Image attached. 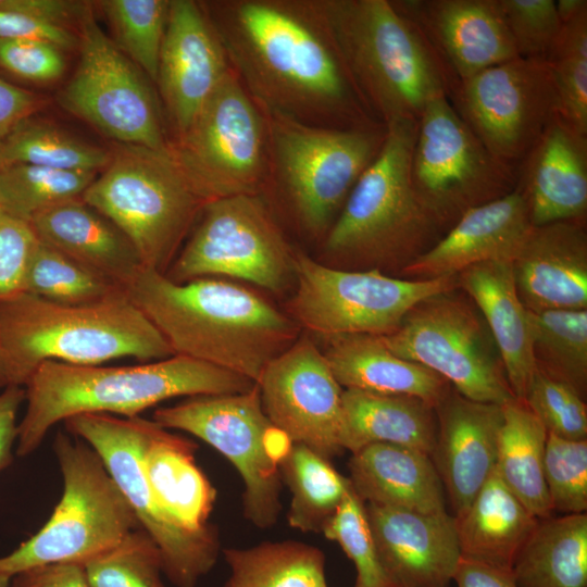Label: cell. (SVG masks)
<instances>
[{
  "label": "cell",
  "mask_w": 587,
  "mask_h": 587,
  "mask_svg": "<svg viewBox=\"0 0 587 587\" xmlns=\"http://www.w3.org/2000/svg\"><path fill=\"white\" fill-rule=\"evenodd\" d=\"M200 3L233 72L264 113L328 128L384 126L358 96L317 0Z\"/></svg>",
  "instance_id": "6da1fadb"
},
{
  "label": "cell",
  "mask_w": 587,
  "mask_h": 587,
  "mask_svg": "<svg viewBox=\"0 0 587 587\" xmlns=\"http://www.w3.org/2000/svg\"><path fill=\"white\" fill-rule=\"evenodd\" d=\"M165 338L189 357L258 383L266 365L296 341L297 326L245 287L213 277L175 283L141 268L124 289Z\"/></svg>",
  "instance_id": "7a4b0ae2"
},
{
  "label": "cell",
  "mask_w": 587,
  "mask_h": 587,
  "mask_svg": "<svg viewBox=\"0 0 587 587\" xmlns=\"http://www.w3.org/2000/svg\"><path fill=\"white\" fill-rule=\"evenodd\" d=\"M254 385L237 373L178 354L123 366L46 361L23 386L25 411L15 453H33L57 423L75 415L132 419L172 398L239 394Z\"/></svg>",
  "instance_id": "3957f363"
},
{
  "label": "cell",
  "mask_w": 587,
  "mask_h": 587,
  "mask_svg": "<svg viewBox=\"0 0 587 587\" xmlns=\"http://www.w3.org/2000/svg\"><path fill=\"white\" fill-rule=\"evenodd\" d=\"M339 57L379 124L417 122L447 96L448 77L416 27L391 0H317Z\"/></svg>",
  "instance_id": "277c9868"
},
{
  "label": "cell",
  "mask_w": 587,
  "mask_h": 587,
  "mask_svg": "<svg viewBox=\"0 0 587 587\" xmlns=\"http://www.w3.org/2000/svg\"><path fill=\"white\" fill-rule=\"evenodd\" d=\"M0 341L23 386L46 361L102 365L122 358L151 362L174 355L124 290L77 305L17 294L0 301Z\"/></svg>",
  "instance_id": "5b68a950"
},
{
  "label": "cell",
  "mask_w": 587,
  "mask_h": 587,
  "mask_svg": "<svg viewBox=\"0 0 587 587\" xmlns=\"http://www.w3.org/2000/svg\"><path fill=\"white\" fill-rule=\"evenodd\" d=\"M417 122L386 126L384 145L361 175L325 235L327 254L342 261L407 266L447 232L423 205L410 180Z\"/></svg>",
  "instance_id": "8992f818"
},
{
  "label": "cell",
  "mask_w": 587,
  "mask_h": 587,
  "mask_svg": "<svg viewBox=\"0 0 587 587\" xmlns=\"http://www.w3.org/2000/svg\"><path fill=\"white\" fill-rule=\"evenodd\" d=\"M82 199L129 239L143 268L161 273L205 203L170 148L121 143Z\"/></svg>",
  "instance_id": "52a82bcc"
},
{
  "label": "cell",
  "mask_w": 587,
  "mask_h": 587,
  "mask_svg": "<svg viewBox=\"0 0 587 587\" xmlns=\"http://www.w3.org/2000/svg\"><path fill=\"white\" fill-rule=\"evenodd\" d=\"M63 480L62 496L45 525L0 557V575L55 562L84 563L140 528L97 452L59 432L53 440Z\"/></svg>",
  "instance_id": "ba28073f"
},
{
  "label": "cell",
  "mask_w": 587,
  "mask_h": 587,
  "mask_svg": "<svg viewBox=\"0 0 587 587\" xmlns=\"http://www.w3.org/2000/svg\"><path fill=\"white\" fill-rule=\"evenodd\" d=\"M264 114L268 132L265 188L273 185L280 190L308 233L326 235L352 188L378 155L386 126L339 129Z\"/></svg>",
  "instance_id": "9c48e42d"
},
{
  "label": "cell",
  "mask_w": 587,
  "mask_h": 587,
  "mask_svg": "<svg viewBox=\"0 0 587 587\" xmlns=\"http://www.w3.org/2000/svg\"><path fill=\"white\" fill-rule=\"evenodd\" d=\"M68 434L85 441L102 460L139 527L160 550L163 574L175 587H197L215 566L220 541L214 526L188 528L157 503L146 479L142 455L155 425L141 416L79 414L65 420Z\"/></svg>",
  "instance_id": "30bf717a"
},
{
  "label": "cell",
  "mask_w": 587,
  "mask_h": 587,
  "mask_svg": "<svg viewBox=\"0 0 587 587\" xmlns=\"http://www.w3.org/2000/svg\"><path fill=\"white\" fill-rule=\"evenodd\" d=\"M152 420L223 454L242 479L243 516L260 529L277 523L283 484L278 461L291 442L266 416L257 384L239 394L188 397L157 409Z\"/></svg>",
  "instance_id": "8fae6325"
},
{
  "label": "cell",
  "mask_w": 587,
  "mask_h": 587,
  "mask_svg": "<svg viewBox=\"0 0 587 587\" xmlns=\"http://www.w3.org/2000/svg\"><path fill=\"white\" fill-rule=\"evenodd\" d=\"M232 68V67H230ZM170 150L207 203L262 195L268 174L265 114L230 70Z\"/></svg>",
  "instance_id": "7c38bea8"
},
{
  "label": "cell",
  "mask_w": 587,
  "mask_h": 587,
  "mask_svg": "<svg viewBox=\"0 0 587 587\" xmlns=\"http://www.w3.org/2000/svg\"><path fill=\"white\" fill-rule=\"evenodd\" d=\"M457 290L422 300L380 337L392 353L435 372L463 397L504 405L516 398L496 342L475 304Z\"/></svg>",
  "instance_id": "4fadbf2b"
},
{
  "label": "cell",
  "mask_w": 587,
  "mask_h": 587,
  "mask_svg": "<svg viewBox=\"0 0 587 587\" xmlns=\"http://www.w3.org/2000/svg\"><path fill=\"white\" fill-rule=\"evenodd\" d=\"M297 289L290 311L301 325L325 338L395 332L422 300L458 288L457 275L402 279L379 270L328 267L304 253L295 257Z\"/></svg>",
  "instance_id": "5bb4252c"
},
{
  "label": "cell",
  "mask_w": 587,
  "mask_h": 587,
  "mask_svg": "<svg viewBox=\"0 0 587 587\" xmlns=\"http://www.w3.org/2000/svg\"><path fill=\"white\" fill-rule=\"evenodd\" d=\"M295 254L262 195L204 203L171 268L175 283L226 276L277 291L295 275Z\"/></svg>",
  "instance_id": "9a60e30c"
},
{
  "label": "cell",
  "mask_w": 587,
  "mask_h": 587,
  "mask_svg": "<svg viewBox=\"0 0 587 587\" xmlns=\"http://www.w3.org/2000/svg\"><path fill=\"white\" fill-rule=\"evenodd\" d=\"M410 180L423 205L448 230L466 210L511 192L517 172L490 154L442 96L417 121Z\"/></svg>",
  "instance_id": "2e32d148"
},
{
  "label": "cell",
  "mask_w": 587,
  "mask_h": 587,
  "mask_svg": "<svg viewBox=\"0 0 587 587\" xmlns=\"http://www.w3.org/2000/svg\"><path fill=\"white\" fill-rule=\"evenodd\" d=\"M447 98L484 147L517 168L560 113L545 58L517 57L454 84Z\"/></svg>",
  "instance_id": "e0dca14e"
},
{
  "label": "cell",
  "mask_w": 587,
  "mask_h": 587,
  "mask_svg": "<svg viewBox=\"0 0 587 587\" xmlns=\"http://www.w3.org/2000/svg\"><path fill=\"white\" fill-rule=\"evenodd\" d=\"M80 55L60 104L121 145L166 150L158 101L143 72L104 34L89 9L79 23Z\"/></svg>",
  "instance_id": "ac0fdd59"
},
{
  "label": "cell",
  "mask_w": 587,
  "mask_h": 587,
  "mask_svg": "<svg viewBox=\"0 0 587 587\" xmlns=\"http://www.w3.org/2000/svg\"><path fill=\"white\" fill-rule=\"evenodd\" d=\"M257 385L266 416L291 444L329 461L344 451V390L311 340L298 339L275 357Z\"/></svg>",
  "instance_id": "d6986e66"
},
{
  "label": "cell",
  "mask_w": 587,
  "mask_h": 587,
  "mask_svg": "<svg viewBox=\"0 0 587 587\" xmlns=\"http://www.w3.org/2000/svg\"><path fill=\"white\" fill-rule=\"evenodd\" d=\"M230 70L201 3L171 0L155 83L175 138L188 129Z\"/></svg>",
  "instance_id": "ffe728a7"
},
{
  "label": "cell",
  "mask_w": 587,
  "mask_h": 587,
  "mask_svg": "<svg viewBox=\"0 0 587 587\" xmlns=\"http://www.w3.org/2000/svg\"><path fill=\"white\" fill-rule=\"evenodd\" d=\"M391 2L437 57L449 90L485 68L519 57L496 0Z\"/></svg>",
  "instance_id": "44dd1931"
},
{
  "label": "cell",
  "mask_w": 587,
  "mask_h": 587,
  "mask_svg": "<svg viewBox=\"0 0 587 587\" xmlns=\"http://www.w3.org/2000/svg\"><path fill=\"white\" fill-rule=\"evenodd\" d=\"M365 510L390 587L449 586L461 558L453 515L371 503Z\"/></svg>",
  "instance_id": "7402d4cb"
},
{
  "label": "cell",
  "mask_w": 587,
  "mask_h": 587,
  "mask_svg": "<svg viewBox=\"0 0 587 587\" xmlns=\"http://www.w3.org/2000/svg\"><path fill=\"white\" fill-rule=\"evenodd\" d=\"M435 410L438 429L430 459L458 519L496 467L502 405L467 399L451 388Z\"/></svg>",
  "instance_id": "603a6c76"
},
{
  "label": "cell",
  "mask_w": 587,
  "mask_h": 587,
  "mask_svg": "<svg viewBox=\"0 0 587 587\" xmlns=\"http://www.w3.org/2000/svg\"><path fill=\"white\" fill-rule=\"evenodd\" d=\"M511 267L527 311L587 310L586 221L532 226Z\"/></svg>",
  "instance_id": "cb8c5ba5"
},
{
  "label": "cell",
  "mask_w": 587,
  "mask_h": 587,
  "mask_svg": "<svg viewBox=\"0 0 587 587\" xmlns=\"http://www.w3.org/2000/svg\"><path fill=\"white\" fill-rule=\"evenodd\" d=\"M532 226L526 198L515 186L500 198L466 210L402 273L411 279H432L483 262H511Z\"/></svg>",
  "instance_id": "d4e9b609"
},
{
  "label": "cell",
  "mask_w": 587,
  "mask_h": 587,
  "mask_svg": "<svg viewBox=\"0 0 587 587\" xmlns=\"http://www.w3.org/2000/svg\"><path fill=\"white\" fill-rule=\"evenodd\" d=\"M533 226L586 221L587 135L557 114L517 168Z\"/></svg>",
  "instance_id": "484cf974"
},
{
  "label": "cell",
  "mask_w": 587,
  "mask_h": 587,
  "mask_svg": "<svg viewBox=\"0 0 587 587\" xmlns=\"http://www.w3.org/2000/svg\"><path fill=\"white\" fill-rule=\"evenodd\" d=\"M29 224L40 241L123 290L142 268L129 239L82 197L36 213Z\"/></svg>",
  "instance_id": "4316f807"
},
{
  "label": "cell",
  "mask_w": 587,
  "mask_h": 587,
  "mask_svg": "<svg viewBox=\"0 0 587 587\" xmlns=\"http://www.w3.org/2000/svg\"><path fill=\"white\" fill-rule=\"evenodd\" d=\"M457 282L485 320L514 397L524 401L536 366L528 311L519 298L511 262L472 265L457 274Z\"/></svg>",
  "instance_id": "83f0119b"
},
{
  "label": "cell",
  "mask_w": 587,
  "mask_h": 587,
  "mask_svg": "<svg viewBox=\"0 0 587 587\" xmlns=\"http://www.w3.org/2000/svg\"><path fill=\"white\" fill-rule=\"evenodd\" d=\"M352 489L364 503L413 510L446 511V492L430 457L422 451L372 444L352 453Z\"/></svg>",
  "instance_id": "f1b7e54d"
},
{
  "label": "cell",
  "mask_w": 587,
  "mask_h": 587,
  "mask_svg": "<svg viewBox=\"0 0 587 587\" xmlns=\"http://www.w3.org/2000/svg\"><path fill=\"white\" fill-rule=\"evenodd\" d=\"M326 339L323 354L346 389L413 396L436 408L452 388L429 369L392 353L380 336L354 334Z\"/></svg>",
  "instance_id": "f546056e"
},
{
  "label": "cell",
  "mask_w": 587,
  "mask_h": 587,
  "mask_svg": "<svg viewBox=\"0 0 587 587\" xmlns=\"http://www.w3.org/2000/svg\"><path fill=\"white\" fill-rule=\"evenodd\" d=\"M341 447L351 453L372 444H389L430 457L437 438L435 407L405 395L342 391Z\"/></svg>",
  "instance_id": "4dcf8cb0"
},
{
  "label": "cell",
  "mask_w": 587,
  "mask_h": 587,
  "mask_svg": "<svg viewBox=\"0 0 587 587\" xmlns=\"http://www.w3.org/2000/svg\"><path fill=\"white\" fill-rule=\"evenodd\" d=\"M197 445L155 423L142 455L148 486L160 508L182 525L199 529L216 500V490L196 463Z\"/></svg>",
  "instance_id": "1f68e13d"
},
{
  "label": "cell",
  "mask_w": 587,
  "mask_h": 587,
  "mask_svg": "<svg viewBox=\"0 0 587 587\" xmlns=\"http://www.w3.org/2000/svg\"><path fill=\"white\" fill-rule=\"evenodd\" d=\"M538 521L495 469L465 512L455 519L461 555L511 571Z\"/></svg>",
  "instance_id": "d6a6232c"
},
{
  "label": "cell",
  "mask_w": 587,
  "mask_h": 587,
  "mask_svg": "<svg viewBox=\"0 0 587 587\" xmlns=\"http://www.w3.org/2000/svg\"><path fill=\"white\" fill-rule=\"evenodd\" d=\"M511 573L519 587H587V513L540 519Z\"/></svg>",
  "instance_id": "836d02e7"
},
{
  "label": "cell",
  "mask_w": 587,
  "mask_h": 587,
  "mask_svg": "<svg viewBox=\"0 0 587 587\" xmlns=\"http://www.w3.org/2000/svg\"><path fill=\"white\" fill-rule=\"evenodd\" d=\"M502 412L495 469L534 516L549 517L553 512L544 476L548 433L523 401L505 403Z\"/></svg>",
  "instance_id": "e575fe53"
},
{
  "label": "cell",
  "mask_w": 587,
  "mask_h": 587,
  "mask_svg": "<svg viewBox=\"0 0 587 587\" xmlns=\"http://www.w3.org/2000/svg\"><path fill=\"white\" fill-rule=\"evenodd\" d=\"M282 483L290 491L289 525L303 533H322L352 488L329 460L308 447L290 444L278 461Z\"/></svg>",
  "instance_id": "d590c367"
},
{
  "label": "cell",
  "mask_w": 587,
  "mask_h": 587,
  "mask_svg": "<svg viewBox=\"0 0 587 587\" xmlns=\"http://www.w3.org/2000/svg\"><path fill=\"white\" fill-rule=\"evenodd\" d=\"M230 574L224 587H328L323 552L294 540L223 550Z\"/></svg>",
  "instance_id": "8d00e7d4"
},
{
  "label": "cell",
  "mask_w": 587,
  "mask_h": 587,
  "mask_svg": "<svg viewBox=\"0 0 587 587\" xmlns=\"http://www.w3.org/2000/svg\"><path fill=\"white\" fill-rule=\"evenodd\" d=\"M528 323L536 369L585 399L587 310L528 311Z\"/></svg>",
  "instance_id": "74e56055"
},
{
  "label": "cell",
  "mask_w": 587,
  "mask_h": 587,
  "mask_svg": "<svg viewBox=\"0 0 587 587\" xmlns=\"http://www.w3.org/2000/svg\"><path fill=\"white\" fill-rule=\"evenodd\" d=\"M110 152L32 115L0 142V164L22 163L66 171H102Z\"/></svg>",
  "instance_id": "f35d334b"
},
{
  "label": "cell",
  "mask_w": 587,
  "mask_h": 587,
  "mask_svg": "<svg viewBox=\"0 0 587 587\" xmlns=\"http://www.w3.org/2000/svg\"><path fill=\"white\" fill-rule=\"evenodd\" d=\"M96 177L97 172L0 164V209L29 223L47 208L80 198Z\"/></svg>",
  "instance_id": "ab89813d"
},
{
  "label": "cell",
  "mask_w": 587,
  "mask_h": 587,
  "mask_svg": "<svg viewBox=\"0 0 587 587\" xmlns=\"http://www.w3.org/2000/svg\"><path fill=\"white\" fill-rule=\"evenodd\" d=\"M120 290L38 239L27 266L24 292L53 303L77 305L100 301Z\"/></svg>",
  "instance_id": "60d3db41"
},
{
  "label": "cell",
  "mask_w": 587,
  "mask_h": 587,
  "mask_svg": "<svg viewBox=\"0 0 587 587\" xmlns=\"http://www.w3.org/2000/svg\"><path fill=\"white\" fill-rule=\"evenodd\" d=\"M171 0H104L116 47L154 83Z\"/></svg>",
  "instance_id": "b9f144b4"
},
{
  "label": "cell",
  "mask_w": 587,
  "mask_h": 587,
  "mask_svg": "<svg viewBox=\"0 0 587 587\" xmlns=\"http://www.w3.org/2000/svg\"><path fill=\"white\" fill-rule=\"evenodd\" d=\"M546 55L560 103V114L587 135V5L563 20Z\"/></svg>",
  "instance_id": "7bdbcfd3"
},
{
  "label": "cell",
  "mask_w": 587,
  "mask_h": 587,
  "mask_svg": "<svg viewBox=\"0 0 587 587\" xmlns=\"http://www.w3.org/2000/svg\"><path fill=\"white\" fill-rule=\"evenodd\" d=\"M82 564L89 587H166L160 550L141 528Z\"/></svg>",
  "instance_id": "ee69618b"
},
{
  "label": "cell",
  "mask_w": 587,
  "mask_h": 587,
  "mask_svg": "<svg viewBox=\"0 0 587 587\" xmlns=\"http://www.w3.org/2000/svg\"><path fill=\"white\" fill-rule=\"evenodd\" d=\"M322 533L336 541L357 571L354 587H390L380 566L365 503L351 488Z\"/></svg>",
  "instance_id": "f6af8a7d"
},
{
  "label": "cell",
  "mask_w": 587,
  "mask_h": 587,
  "mask_svg": "<svg viewBox=\"0 0 587 587\" xmlns=\"http://www.w3.org/2000/svg\"><path fill=\"white\" fill-rule=\"evenodd\" d=\"M544 476L552 512H587V439L572 440L548 433Z\"/></svg>",
  "instance_id": "bcb514c9"
},
{
  "label": "cell",
  "mask_w": 587,
  "mask_h": 587,
  "mask_svg": "<svg viewBox=\"0 0 587 587\" xmlns=\"http://www.w3.org/2000/svg\"><path fill=\"white\" fill-rule=\"evenodd\" d=\"M547 433L587 439V405L570 386L535 370L523 401Z\"/></svg>",
  "instance_id": "7dc6e473"
},
{
  "label": "cell",
  "mask_w": 587,
  "mask_h": 587,
  "mask_svg": "<svg viewBox=\"0 0 587 587\" xmlns=\"http://www.w3.org/2000/svg\"><path fill=\"white\" fill-rule=\"evenodd\" d=\"M519 57L546 58L561 28L554 0H496Z\"/></svg>",
  "instance_id": "c3c4849f"
},
{
  "label": "cell",
  "mask_w": 587,
  "mask_h": 587,
  "mask_svg": "<svg viewBox=\"0 0 587 587\" xmlns=\"http://www.w3.org/2000/svg\"><path fill=\"white\" fill-rule=\"evenodd\" d=\"M37 242L28 222L0 209V301L24 292L27 266Z\"/></svg>",
  "instance_id": "681fc988"
},
{
  "label": "cell",
  "mask_w": 587,
  "mask_h": 587,
  "mask_svg": "<svg viewBox=\"0 0 587 587\" xmlns=\"http://www.w3.org/2000/svg\"><path fill=\"white\" fill-rule=\"evenodd\" d=\"M0 67L27 80L50 82L63 75L65 60L49 42L0 39Z\"/></svg>",
  "instance_id": "f907efd6"
},
{
  "label": "cell",
  "mask_w": 587,
  "mask_h": 587,
  "mask_svg": "<svg viewBox=\"0 0 587 587\" xmlns=\"http://www.w3.org/2000/svg\"><path fill=\"white\" fill-rule=\"evenodd\" d=\"M0 39L43 41L62 50L71 49L79 42L70 29L29 14L8 10H0Z\"/></svg>",
  "instance_id": "816d5d0a"
},
{
  "label": "cell",
  "mask_w": 587,
  "mask_h": 587,
  "mask_svg": "<svg viewBox=\"0 0 587 587\" xmlns=\"http://www.w3.org/2000/svg\"><path fill=\"white\" fill-rule=\"evenodd\" d=\"M89 9L85 2L67 0H0V10L29 14L66 29L73 22L79 26Z\"/></svg>",
  "instance_id": "f5cc1de1"
},
{
  "label": "cell",
  "mask_w": 587,
  "mask_h": 587,
  "mask_svg": "<svg viewBox=\"0 0 587 587\" xmlns=\"http://www.w3.org/2000/svg\"><path fill=\"white\" fill-rule=\"evenodd\" d=\"M10 587H89V585L82 563L55 562L14 575Z\"/></svg>",
  "instance_id": "db71d44e"
},
{
  "label": "cell",
  "mask_w": 587,
  "mask_h": 587,
  "mask_svg": "<svg viewBox=\"0 0 587 587\" xmlns=\"http://www.w3.org/2000/svg\"><path fill=\"white\" fill-rule=\"evenodd\" d=\"M43 100L0 78V142L23 120L35 115Z\"/></svg>",
  "instance_id": "11a10c76"
},
{
  "label": "cell",
  "mask_w": 587,
  "mask_h": 587,
  "mask_svg": "<svg viewBox=\"0 0 587 587\" xmlns=\"http://www.w3.org/2000/svg\"><path fill=\"white\" fill-rule=\"evenodd\" d=\"M25 401L23 386L12 385L0 391V471L13 461L17 438V413Z\"/></svg>",
  "instance_id": "9f6ffc18"
},
{
  "label": "cell",
  "mask_w": 587,
  "mask_h": 587,
  "mask_svg": "<svg viewBox=\"0 0 587 587\" xmlns=\"http://www.w3.org/2000/svg\"><path fill=\"white\" fill-rule=\"evenodd\" d=\"M452 580L457 587H519L510 570L462 555Z\"/></svg>",
  "instance_id": "6f0895ef"
},
{
  "label": "cell",
  "mask_w": 587,
  "mask_h": 587,
  "mask_svg": "<svg viewBox=\"0 0 587 587\" xmlns=\"http://www.w3.org/2000/svg\"><path fill=\"white\" fill-rule=\"evenodd\" d=\"M12 385L23 386V382L0 341V388Z\"/></svg>",
  "instance_id": "680465c9"
},
{
  "label": "cell",
  "mask_w": 587,
  "mask_h": 587,
  "mask_svg": "<svg viewBox=\"0 0 587 587\" xmlns=\"http://www.w3.org/2000/svg\"><path fill=\"white\" fill-rule=\"evenodd\" d=\"M11 578L4 575H0V587H10Z\"/></svg>",
  "instance_id": "91938a15"
}]
</instances>
